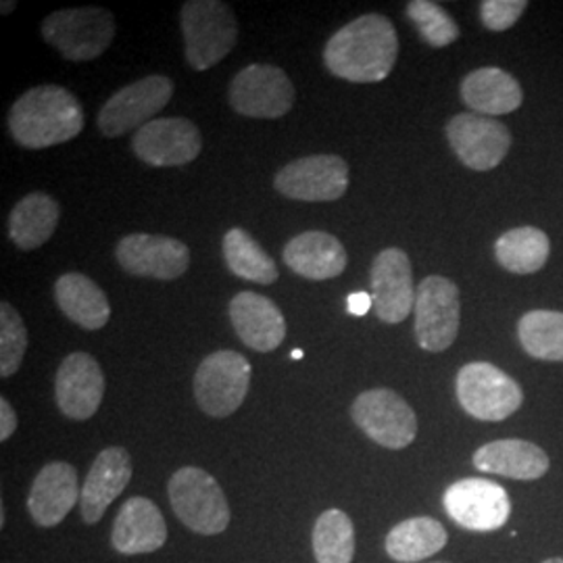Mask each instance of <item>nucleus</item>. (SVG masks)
Segmentation results:
<instances>
[{
    "label": "nucleus",
    "instance_id": "1",
    "mask_svg": "<svg viewBox=\"0 0 563 563\" xmlns=\"http://www.w3.org/2000/svg\"><path fill=\"white\" fill-rule=\"evenodd\" d=\"M399 55V38L393 21L378 13H367L342 25L325 42V67L346 81L374 84L390 76Z\"/></svg>",
    "mask_w": 563,
    "mask_h": 563
},
{
    "label": "nucleus",
    "instance_id": "2",
    "mask_svg": "<svg viewBox=\"0 0 563 563\" xmlns=\"http://www.w3.org/2000/svg\"><path fill=\"white\" fill-rule=\"evenodd\" d=\"M84 121L76 95L51 84L23 92L9 111L11 136L23 148H48L74 141L84 130Z\"/></svg>",
    "mask_w": 563,
    "mask_h": 563
},
{
    "label": "nucleus",
    "instance_id": "3",
    "mask_svg": "<svg viewBox=\"0 0 563 563\" xmlns=\"http://www.w3.org/2000/svg\"><path fill=\"white\" fill-rule=\"evenodd\" d=\"M186 60L197 71L216 67L239 42V21L220 0H188L180 13Z\"/></svg>",
    "mask_w": 563,
    "mask_h": 563
},
{
    "label": "nucleus",
    "instance_id": "4",
    "mask_svg": "<svg viewBox=\"0 0 563 563\" xmlns=\"http://www.w3.org/2000/svg\"><path fill=\"white\" fill-rule=\"evenodd\" d=\"M169 504L188 530L213 537L230 526V505L220 483L201 467H181L169 478Z\"/></svg>",
    "mask_w": 563,
    "mask_h": 563
},
{
    "label": "nucleus",
    "instance_id": "5",
    "mask_svg": "<svg viewBox=\"0 0 563 563\" xmlns=\"http://www.w3.org/2000/svg\"><path fill=\"white\" fill-rule=\"evenodd\" d=\"M41 32L65 59L92 60L111 46L115 18L102 7L60 9L42 21Z\"/></svg>",
    "mask_w": 563,
    "mask_h": 563
},
{
    "label": "nucleus",
    "instance_id": "6",
    "mask_svg": "<svg viewBox=\"0 0 563 563\" xmlns=\"http://www.w3.org/2000/svg\"><path fill=\"white\" fill-rule=\"evenodd\" d=\"M455 390L463 411L481 422H504L523 402L522 386L493 363L463 365Z\"/></svg>",
    "mask_w": 563,
    "mask_h": 563
},
{
    "label": "nucleus",
    "instance_id": "7",
    "mask_svg": "<svg viewBox=\"0 0 563 563\" xmlns=\"http://www.w3.org/2000/svg\"><path fill=\"white\" fill-rule=\"evenodd\" d=\"M253 367L236 351H216L195 374V399L211 418H228L241 409L251 386Z\"/></svg>",
    "mask_w": 563,
    "mask_h": 563
},
{
    "label": "nucleus",
    "instance_id": "8",
    "mask_svg": "<svg viewBox=\"0 0 563 563\" xmlns=\"http://www.w3.org/2000/svg\"><path fill=\"white\" fill-rule=\"evenodd\" d=\"M351 418L363 434L384 449L401 451L418 437V418L411 405L390 388H372L351 405Z\"/></svg>",
    "mask_w": 563,
    "mask_h": 563
},
{
    "label": "nucleus",
    "instance_id": "9",
    "mask_svg": "<svg viewBox=\"0 0 563 563\" xmlns=\"http://www.w3.org/2000/svg\"><path fill=\"white\" fill-rule=\"evenodd\" d=\"M416 336L428 353H443L460 334L462 302L457 284L444 276H428L416 292Z\"/></svg>",
    "mask_w": 563,
    "mask_h": 563
},
{
    "label": "nucleus",
    "instance_id": "10",
    "mask_svg": "<svg viewBox=\"0 0 563 563\" xmlns=\"http://www.w3.org/2000/svg\"><path fill=\"white\" fill-rule=\"evenodd\" d=\"M174 97V81L167 76H146L128 84L102 104L99 130L107 139H118L157 120L159 111Z\"/></svg>",
    "mask_w": 563,
    "mask_h": 563
},
{
    "label": "nucleus",
    "instance_id": "11",
    "mask_svg": "<svg viewBox=\"0 0 563 563\" xmlns=\"http://www.w3.org/2000/svg\"><path fill=\"white\" fill-rule=\"evenodd\" d=\"M228 99L244 118L278 120L295 104V86L280 67L253 63L232 80Z\"/></svg>",
    "mask_w": 563,
    "mask_h": 563
},
{
    "label": "nucleus",
    "instance_id": "12",
    "mask_svg": "<svg viewBox=\"0 0 563 563\" xmlns=\"http://www.w3.org/2000/svg\"><path fill=\"white\" fill-rule=\"evenodd\" d=\"M446 516L463 530L493 532L511 518V499L501 484L486 478H463L443 495Z\"/></svg>",
    "mask_w": 563,
    "mask_h": 563
},
{
    "label": "nucleus",
    "instance_id": "13",
    "mask_svg": "<svg viewBox=\"0 0 563 563\" xmlns=\"http://www.w3.org/2000/svg\"><path fill=\"white\" fill-rule=\"evenodd\" d=\"M274 186L292 201H339L349 188V165L339 155L302 157L282 167Z\"/></svg>",
    "mask_w": 563,
    "mask_h": 563
},
{
    "label": "nucleus",
    "instance_id": "14",
    "mask_svg": "<svg viewBox=\"0 0 563 563\" xmlns=\"http://www.w3.org/2000/svg\"><path fill=\"white\" fill-rule=\"evenodd\" d=\"M446 139L457 159L476 172H488L501 165L511 146L507 125L478 113L455 115L446 123Z\"/></svg>",
    "mask_w": 563,
    "mask_h": 563
},
{
    "label": "nucleus",
    "instance_id": "15",
    "mask_svg": "<svg viewBox=\"0 0 563 563\" xmlns=\"http://www.w3.org/2000/svg\"><path fill=\"white\" fill-rule=\"evenodd\" d=\"M132 148L146 165L178 167L199 157L202 136L199 128L190 120L157 118L134 134Z\"/></svg>",
    "mask_w": 563,
    "mask_h": 563
},
{
    "label": "nucleus",
    "instance_id": "16",
    "mask_svg": "<svg viewBox=\"0 0 563 563\" xmlns=\"http://www.w3.org/2000/svg\"><path fill=\"white\" fill-rule=\"evenodd\" d=\"M115 257L123 272L139 278L178 280L190 265V249L169 236L130 234L121 239Z\"/></svg>",
    "mask_w": 563,
    "mask_h": 563
},
{
    "label": "nucleus",
    "instance_id": "17",
    "mask_svg": "<svg viewBox=\"0 0 563 563\" xmlns=\"http://www.w3.org/2000/svg\"><path fill=\"white\" fill-rule=\"evenodd\" d=\"M104 397V374L99 362L88 353L67 355L55 376V401L69 420H90Z\"/></svg>",
    "mask_w": 563,
    "mask_h": 563
},
{
    "label": "nucleus",
    "instance_id": "18",
    "mask_svg": "<svg viewBox=\"0 0 563 563\" xmlns=\"http://www.w3.org/2000/svg\"><path fill=\"white\" fill-rule=\"evenodd\" d=\"M372 299L384 323H401L416 307L411 262L401 249H384L372 263Z\"/></svg>",
    "mask_w": 563,
    "mask_h": 563
},
{
    "label": "nucleus",
    "instance_id": "19",
    "mask_svg": "<svg viewBox=\"0 0 563 563\" xmlns=\"http://www.w3.org/2000/svg\"><path fill=\"white\" fill-rule=\"evenodd\" d=\"M132 481V457L123 446H109L97 455L80 493L81 520L101 522L104 511Z\"/></svg>",
    "mask_w": 563,
    "mask_h": 563
},
{
    "label": "nucleus",
    "instance_id": "20",
    "mask_svg": "<svg viewBox=\"0 0 563 563\" xmlns=\"http://www.w3.org/2000/svg\"><path fill=\"white\" fill-rule=\"evenodd\" d=\"M80 493L78 472L71 463H46L30 488L27 511L41 528H55L80 501Z\"/></svg>",
    "mask_w": 563,
    "mask_h": 563
},
{
    "label": "nucleus",
    "instance_id": "21",
    "mask_svg": "<svg viewBox=\"0 0 563 563\" xmlns=\"http://www.w3.org/2000/svg\"><path fill=\"white\" fill-rule=\"evenodd\" d=\"M230 320L249 349L269 353L286 339V320L278 305L251 290H242L230 301Z\"/></svg>",
    "mask_w": 563,
    "mask_h": 563
},
{
    "label": "nucleus",
    "instance_id": "22",
    "mask_svg": "<svg viewBox=\"0 0 563 563\" xmlns=\"http://www.w3.org/2000/svg\"><path fill=\"white\" fill-rule=\"evenodd\" d=\"M167 541V523L159 507L146 497H132L121 505L111 530V544L121 555L159 551Z\"/></svg>",
    "mask_w": 563,
    "mask_h": 563
},
{
    "label": "nucleus",
    "instance_id": "23",
    "mask_svg": "<svg viewBox=\"0 0 563 563\" xmlns=\"http://www.w3.org/2000/svg\"><path fill=\"white\" fill-rule=\"evenodd\" d=\"M472 462L484 474L511 481H539L551 467V460L539 444L522 439H504L486 443L474 453Z\"/></svg>",
    "mask_w": 563,
    "mask_h": 563
},
{
    "label": "nucleus",
    "instance_id": "24",
    "mask_svg": "<svg viewBox=\"0 0 563 563\" xmlns=\"http://www.w3.org/2000/svg\"><path fill=\"white\" fill-rule=\"evenodd\" d=\"M346 262L342 242L322 230L302 232L284 246V263L307 280L336 278L346 269Z\"/></svg>",
    "mask_w": 563,
    "mask_h": 563
},
{
    "label": "nucleus",
    "instance_id": "25",
    "mask_svg": "<svg viewBox=\"0 0 563 563\" xmlns=\"http://www.w3.org/2000/svg\"><path fill=\"white\" fill-rule=\"evenodd\" d=\"M462 99L470 109H474V113L495 118L520 109L523 92L522 86L511 74L497 67H483L465 76Z\"/></svg>",
    "mask_w": 563,
    "mask_h": 563
},
{
    "label": "nucleus",
    "instance_id": "26",
    "mask_svg": "<svg viewBox=\"0 0 563 563\" xmlns=\"http://www.w3.org/2000/svg\"><path fill=\"white\" fill-rule=\"evenodd\" d=\"M55 301L60 311L84 330H101L111 318V307L97 282L69 272L55 282Z\"/></svg>",
    "mask_w": 563,
    "mask_h": 563
},
{
    "label": "nucleus",
    "instance_id": "27",
    "mask_svg": "<svg viewBox=\"0 0 563 563\" xmlns=\"http://www.w3.org/2000/svg\"><path fill=\"white\" fill-rule=\"evenodd\" d=\"M59 218V202L46 192H32L13 207L9 216V236L21 251H34L51 241Z\"/></svg>",
    "mask_w": 563,
    "mask_h": 563
},
{
    "label": "nucleus",
    "instance_id": "28",
    "mask_svg": "<svg viewBox=\"0 0 563 563\" xmlns=\"http://www.w3.org/2000/svg\"><path fill=\"white\" fill-rule=\"evenodd\" d=\"M449 543L446 528L439 520L420 516L397 523L386 534V553L393 562H423L437 553H441Z\"/></svg>",
    "mask_w": 563,
    "mask_h": 563
},
{
    "label": "nucleus",
    "instance_id": "29",
    "mask_svg": "<svg viewBox=\"0 0 563 563\" xmlns=\"http://www.w3.org/2000/svg\"><path fill=\"white\" fill-rule=\"evenodd\" d=\"M551 253V242L543 230L522 225L505 232L495 242V257L511 274H534L543 267Z\"/></svg>",
    "mask_w": 563,
    "mask_h": 563
},
{
    "label": "nucleus",
    "instance_id": "30",
    "mask_svg": "<svg viewBox=\"0 0 563 563\" xmlns=\"http://www.w3.org/2000/svg\"><path fill=\"white\" fill-rule=\"evenodd\" d=\"M223 257H225L230 272L242 280L257 282V284L269 286L280 276L276 262L263 251L262 244L242 228H232L230 232H225Z\"/></svg>",
    "mask_w": 563,
    "mask_h": 563
},
{
    "label": "nucleus",
    "instance_id": "31",
    "mask_svg": "<svg viewBox=\"0 0 563 563\" xmlns=\"http://www.w3.org/2000/svg\"><path fill=\"white\" fill-rule=\"evenodd\" d=\"M523 351L541 362H563V313L537 309L518 323Z\"/></svg>",
    "mask_w": 563,
    "mask_h": 563
},
{
    "label": "nucleus",
    "instance_id": "32",
    "mask_svg": "<svg viewBox=\"0 0 563 563\" xmlns=\"http://www.w3.org/2000/svg\"><path fill=\"white\" fill-rule=\"evenodd\" d=\"M313 555L318 563H353L355 526L342 509H325L313 526Z\"/></svg>",
    "mask_w": 563,
    "mask_h": 563
},
{
    "label": "nucleus",
    "instance_id": "33",
    "mask_svg": "<svg viewBox=\"0 0 563 563\" xmlns=\"http://www.w3.org/2000/svg\"><path fill=\"white\" fill-rule=\"evenodd\" d=\"M407 18L416 23L423 42L434 48H444L460 38V25L449 11L430 0H413L407 4Z\"/></svg>",
    "mask_w": 563,
    "mask_h": 563
},
{
    "label": "nucleus",
    "instance_id": "34",
    "mask_svg": "<svg viewBox=\"0 0 563 563\" xmlns=\"http://www.w3.org/2000/svg\"><path fill=\"white\" fill-rule=\"evenodd\" d=\"M27 349V330L18 309L9 302L0 305V376L11 378L20 372Z\"/></svg>",
    "mask_w": 563,
    "mask_h": 563
},
{
    "label": "nucleus",
    "instance_id": "35",
    "mask_svg": "<svg viewBox=\"0 0 563 563\" xmlns=\"http://www.w3.org/2000/svg\"><path fill=\"white\" fill-rule=\"evenodd\" d=\"M526 0H484L481 2L483 23L493 32H505L522 18Z\"/></svg>",
    "mask_w": 563,
    "mask_h": 563
},
{
    "label": "nucleus",
    "instance_id": "36",
    "mask_svg": "<svg viewBox=\"0 0 563 563\" xmlns=\"http://www.w3.org/2000/svg\"><path fill=\"white\" fill-rule=\"evenodd\" d=\"M15 430H18V413L13 405L2 397L0 399V441L7 443Z\"/></svg>",
    "mask_w": 563,
    "mask_h": 563
},
{
    "label": "nucleus",
    "instance_id": "37",
    "mask_svg": "<svg viewBox=\"0 0 563 563\" xmlns=\"http://www.w3.org/2000/svg\"><path fill=\"white\" fill-rule=\"evenodd\" d=\"M346 309H349L351 316L362 318L369 309H374V299H372L369 292H362V290H360V292H353V295H349V299H346Z\"/></svg>",
    "mask_w": 563,
    "mask_h": 563
},
{
    "label": "nucleus",
    "instance_id": "38",
    "mask_svg": "<svg viewBox=\"0 0 563 563\" xmlns=\"http://www.w3.org/2000/svg\"><path fill=\"white\" fill-rule=\"evenodd\" d=\"M13 7H15V2H2V13L7 15V13H11L13 11Z\"/></svg>",
    "mask_w": 563,
    "mask_h": 563
},
{
    "label": "nucleus",
    "instance_id": "39",
    "mask_svg": "<svg viewBox=\"0 0 563 563\" xmlns=\"http://www.w3.org/2000/svg\"><path fill=\"white\" fill-rule=\"evenodd\" d=\"M290 355H292V360H301L302 351H301V349H295V351H292V353H290Z\"/></svg>",
    "mask_w": 563,
    "mask_h": 563
},
{
    "label": "nucleus",
    "instance_id": "40",
    "mask_svg": "<svg viewBox=\"0 0 563 563\" xmlns=\"http://www.w3.org/2000/svg\"><path fill=\"white\" fill-rule=\"evenodd\" d=\"M541 563H563V558H549V560Z\"/></svg>",
    "mask_w": 563,
    "mask_h": 563
},
{
    "label": "nucleus",
    "instance_id": "41",
    "mask_svg": "<svg viewBox=\"0 0 563 563\" xmlns=\"http://www.w3.org/2000/svg\"><path fill=\"white\" fill-rule=\"evenodd\" d=\"M434 563H444V562H434Z\"/></svg>",
    "mask_w": 563,
    "mask_h": 563
}]
</instances>
